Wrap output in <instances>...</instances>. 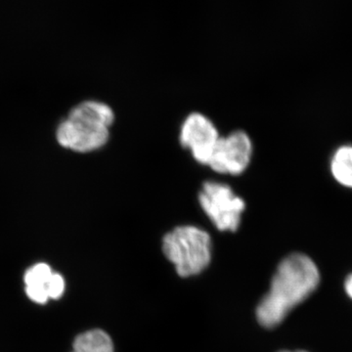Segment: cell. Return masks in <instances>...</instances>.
Here are the masks:
<instances>
[{
  "mask_svg": "<svg viewBox=\"0 0 352 352\" xmlns=\"http://www.w3.org/2000/svg\"><path fill=\"white\" fill-rule=\"evenodd\" d=\"M252 155L250 136L243 131H233L219 139L208 166L222 175H238L247 170Z\"/></svg>",
  "mask_w": 352,
  "mask_h": 352,
  "instance_id": "cell-5",
  "label": "cell"
},
{
  "mask_svg": "<svg viewBox=\"0 0 352 352\" xmlns=\"http://www.w3.org/2000/svg\"><path fill=\"white\" fill-rule=\"evenodd\" d=\"M199 203L219 231L235 232L239 228L245 204L229 185L217 182L204 183Z\"/></svg>",
  "mask_w": 352,
  "mask_h": 352,
  "instance_id": "cell-4",
  "label": "cell"
},
{
  "mask_svg": "<svg viewBox=\"0 0 352 352\" xmlns=\"http://www.w3.org/2000/svg\"><path fill=\"white\" fill-rule=\"evenodd\" d=\"M115 115L107 104L87 101L78 104L60 124L57 140L63 147L80 153L100 149L110 138Z\"/></svg>",
  "mask_w": 352,
  "mask_h": 352,
  "instance_id": "cell-2",
  "label": "cell"
},
{
  "mask_svg": "<svg viewBox=\"0 0 352 352\" xmlns=\"http://www.w3.org/2000/svg\"><path fill=\"white\" fill-rule=\"evenodd\" d=\"M320 282L318 268L305 254H293L278 265L270 292L256 308V318L264 328H274L307 300Z\"/></svg>",
  "mask_w": 352,
  "mask_h": 352,
  "instance_id": "cell-1",
  "label": "cell"
},
{
  "mask_svg": "<svg viewBox=\"0 0 352 352\" xmlns=\"http://www.w3.org/2000/svg\"><path fill=\"white\" fill-rule=\"evenodd\" d=\"M280 352H291V351H280ZM296 352H307V351H296Z\"/></svg>",
  "mask_w": 352,
  "mask_h": 352,
  "instance_id": "cell-11",
  "label": "cell"
},
{
  "mask_svg": "<svg viewBox=\"0 0 352 352\" xmlns=\"http://www.w3.org/2000/svg\"><path fill=\"white\" fill-rule=\"evenodd\" d=\"M346 291L347 295L352 298V274L349 275L346 280Z\"/></svg>",
  "mask_w": 352,
  "mask_h": 352,
  "instance_id": "cell-10",
  "label": "cell"
},
{
  "mask_svg": "<svg viewBox=\"0 0 352 352\" xmlns=\"http://www.w3.org/2000/svg\"><path fill=\"white\" fill-rule=\"evenodd\" d=\"M331 168L340 184L352 188V147L340 148L333 157Z\"/></svg>",
  "mask_w": 352,
  "mask_h": 352,
  "instance_id": "cell-9",
  "label": "cell"
},
{
  "mask_svg": "<svg viewBox=\"0 0 352 352\" xmlns=\"http://www.w3.org/2000/svg\"><path fill=\"white\" fill-rule=\"evenodd\" d=\"M163 252L180 277L194 276L212 261V239L199 227L178 226L164 235Z\"/></svg>",
  "mask_w": 352,
  "mask_h": 352,
  "instance_id": "cell-3",
  "label": "cell"
},
{
  "mask_svg": "<svg viewBox=\"0 0 352 352\" xmlns=\"http://www.w3.org/2000/svg\"><path fill=\"white\" fill-rule=\"evenodd\" d=\"M24 282L28 298L38 305H45L50 300H59L66 288L64 277L53 272L46 263L31 266L25 271Z\"/></svg>",
  "mask_w": 352,
  "mask_h": 352,
  "instance_id": "cell-7",
  "label": "cell"
},
{
  "mask_svg": "<svg viewBox=\"0 0 352 352\" xmlns=\"http://www.w3.org/2000/svg\"><path fill=\"white\" fill-rule=\"evenodd\" d=\"M73 352H115L110 336L100 329L87 331L74 340Z\"/></svg>",
  "mask_w": 352,
  "mask_h": 352,
  "instance_id": "cell-8",
  "label": "cell"
},
{
  "mask_svg": "<svg viewBox=\"0 0 352 352\" xmlns=\"http://www.w3.org/2000/svg\"><path fill=\"white\" fill-rule=\"evenodd\" d=\"M219 138L217 127L203 113H190L183 122L180 143L190 150L194 159L201 164L208 166Z\"/></svg>",
  "mask_w": 352,
  "mask_h": 352,
  "instance_id": "cell-6",
  "label": "cell"
}]
</instances>
